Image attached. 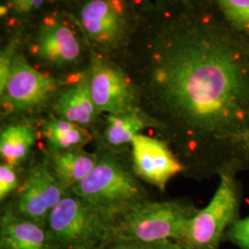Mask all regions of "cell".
Segmentation results:
<instances>
[{
	"instance_id": "cell-17",
	"label": "cell",
	"mask_w": 249,
	"mask_h": 249,
	"mask_svg": "<svg viewBox=\"0 0 249 249\" xmlns=\"http://www.w3.org/2000/svg\"><path fill=\"white\" fill-rule=\"evenodd\" d=\"M36 142V132L30 124L18 123L4 127L0 135V155L5 163L18 166L26 159Z\"/></svg>"
},
{
	"instance_id": "cell-14",
	"label": "cell",
	"mask_w": 249,
	"mask_h": 249,
	"mask_svg": "<svg viewBox=\"0 0 249 249\" xmlns=\"http://www.w3.org/2000/svg\"><path fill=\"white\" fill-rule=\"evenodd\" d=\"M99 159L97 154L82 149L50 151L49 164L60 185L71 191L89 176Z\"/></svg>"
},
{
	"instance_id": "cell-3",
	"label": "cell",
	"mask_w": 249,
	"mask_h": 249,
	"mask_svg": "<svg viewBox=\"0 0 249 249\" xmlns=\"http://www.w3.org/2000/svg\"><path fill=\"white\" fill-rule=\"evenodd\" d=\"M111 222L86 200L69 191L49 214L45 228L54 249H101Z\"/></svg>"
},
{
	"instance_id": "cell-13",
	"label": "cell",
	"mask_w": 249,
	"mask_h": 249,
	"mask_svg": "<svg viewBox=\"0 0 249 249\" xmlns=\"http://www.w3.org/2000/svg\"><path fill=\"white\" fill-rule=\"evenodd\" d=\"M54 112L59 118L82 126L95 122L99 112L90 94L88 72L59 94Z\"/></svg>"
},
{
	"instance_id": "cell-18",
	"label": "cell",
	"mask_w": 249,
	"mask_h": 249,
	"mask_svg": "<svg viewBox=\"0 0 249 249\" xmlns=\"http://www.w3.org/2000/svg\"><path fill=\"white\" fill-rule=\"evenodd\" d=\"M231 26L249 36V0H214Z\"/></svg>"
},
{
	"instance_id": "cell-7",
	"label": "cell",
	"mask_w": 249,
	"mask_h": 249,
	"mask_svg": "<svg viewBox=\"0 0 249 249\" xmlns=\"http://www.w3.org/2000/svg\"><path fill=\"white\" fill-rule=\"evenodd\" d=\"M68 192L53 175L49 161L42 160L29 170L12 210L45 227L49 214Z\"/></svg>"
},
{
	"instance_id": "cell-9",
	"label": "cell",
	"mask_w": 249,
	"mask_h": 249,
	"mask_svg": "<svg viewBox=\"0 0 249 249\" xmlns=\"http://www.w3.org/2000/svg\"><path fill=\"white\" fill-rule=\"evenodd\" d=\"M130 145L134 174L160 190H164L170 179L184 169L168 146L160 140L138 134Z\"/></svg>"
},
{
	"instance_id": "cell-4",
	"label": "cell",
	"mask_w": 249,
	"mask_h": 249,
	"mask_svg": "<svg viewBox=\"0 0 249 249\" xmlns=\"http://www.w3.org/2000/svg\"><path fill=\"white\" fill-rule=\"evenodd\" d=\"M71 191L105 214L111 223L128 208L146 200L138 180L110 155L100 157L89 176Z\"/></svg>"
},
{
	"instance_id": "cell-19",
	"label": "cell",
	"mask_w": 249,
	"mask_h": 249,
	"mask_svg": "<svg viewBox=\"0 0 249 249\" xmlns=\"http://www.w3.org/2000/svg\"><path fill=\"white\" fill-rule=\"evenodd\" d=\"M15 166L2 162L0 165V199L4 200L18 187V175Z\"/></svg>"
},
{
	"instance_id": "cell-1",
	"label": "cell",
	"mask_w": 249,
	"mask_h": 249,
	"mask_svg": "<svg viewBox=\"0 0 249 249\" xmlns=\"http://www.w3.org/2000/svg\"><path fill=\"white\" fill-rule=\"evenodd\" d=\"M147 88L154 107L189 136L224 138L249 110V66L223 31L203 22L165 28L151 45Z\"/></svg>"
},
{
	"instance_id": "cell-21",
	"label": "cell",
	"mask_w": 249,
	"mask_h": 249,
	"mask_svg": "<svg viewBox=\"0 0 249 249\" xmlns=\"http://www.w3.org/2000/svg\"><path fill=\"white\" fill-rule=\"evenodd\" d=\"M231 238L241 248L249 249V216L234 223L231 229Z\"/></svg>"
},
{
	"instance_id": "cell-12",
	"label": "cell",
	"mask_w": 249,
	"mask_h": 249,
	"mask_svg": "<svg viewBox=\"0 0 249 249\" xmlns=\"http://www.w3.org/2000/svg\"><path fill=\"white\" fill-rule=\"evenodd\" d=\"M79 41L71 28L59 21L45 22L37 36V53L40 58L53 65L75 62L80 57Z\"/></svg>"
},
{
	"instance_id": "cell-11",
	"label": "cell",
	"mask_w": 249,
	"mask_h": 249,
	"mask_svg": "<svg viewBox=\"0 0 249 249\" xmlns=\"http://www.w3.org/2000/svg\"><path fill=\"white\" fill-rule=\"evenodd\" d=\"M2 249H54L45 226L30 221L8 209L0 220Z\"/></svg>"
},
{
	"instance_id": "cell-15",
	"label": "cell",
	"mask_w": 249,
	"mask_h": 249,
	"mask_svg": "<svg viewBox=\"0 0 249 249\" xmlns=\"http://www.w3.org/2000/svg\"><path fill=\"white\" fill-rule=\"evenodd\" d=\"M154 124H156L155 120L144 114L139 107L121 114L107 115L105 141L112 147L131 144L138 134H141L148 125Z\"/></svg>"
},
{
	"instance_id": "cell-6",
	"label": "cell",
	"mask_w": 249,
	"mask_h": 249,
	"mask_svg": "<svg viewBox=\"0 0 249 249\" xmlns=\"http://www.w3.org/2000/svg\"><path fill=\"white\" fill-rule=\"evenodd\" d=\"M57 82L36 71L21 55L16 53L1 103L9 113H31L41 109L52 97Z\"/></svg>"
},
{
	"instance_id": "cell-5",
	"label": "cell",
	"mask_w": 249,
	"mask_h": 249,
	"mask_svg": "<svg viewBox=\"0 0 249 249\" xmlns=\"http://www.w3.org/2000/svg\"><path fill=\"white\" fill-rule=\"evenodd\" d=\"M237 206L238 198L233 180L228 175H222L219 187L210 203L187 221L181 240L193 249H213L226 226L232 221Z\"/></svg>"
},
{
	"instance_id": "cell-10",
	"label": "cell",
	"mask_w": 249,
	"mask_h": 249,
	"mask_svg": "<svg viewBox=\"0 0 249 249\" xmlns=\"http://www.w3.org/2000/svg\"><path fill=\"white\" fill-rule=\"evenodd\" d=\"M80 22L89 40L105 49L121 45L126 35L122 8L114 0H89L80 10Z\"/></svg>"
},
{
	"instance_id": "cell-16",
	"label": "cell",
	"mask_w": 249,
	"mask_h": 249,
	"mask_svg": "<svg viewBox=\"0 0 249 249\" xmlns=\"http://www.w3.org/2000/svg\"><path fill=\"white\" fill-rule=\"evenodd\" d=\"M50 151H63L82 149L91 141L89 130L80 124H74L59 117L51 118L42 125Z\"/></svg>"
},
{
	"instance_id": "cell-23",
	"label": "cell",
	"mask_w": 249,
	"mask_h": 249,
	"mask_svg": "<svg viewBox=\"0 0 249 249\" xmlns=\"http://www.w3.org/2000/svg\"><path fill=\"white\" fill-rule=\"evenodd\" d=\"M16 11L25 13L40 8L45 0H9Z\"/></svg>"
},
{
	"instance_id": "cell-2",
	"label": "cell",
	"mask_w": 249,
	"mask_h": 249,
	"mask_svg": "<svg viewBox=\"0 0 249 249\" xmlns=\"http://www.w3.org/2000/svg\"><path fill=\"white\" fill-rule=\"evenodd\" d=\"M191 216L187 208L178 202L143 200L112 221L109 241L154 245L170 238L181 240Z\"/></svg>"
},
{
	"instance_id": "cell-22",
	"label": "cell",
	"mask_w": 249,
	"mask_h": 249,
	"mask_svg": "<svg viewBox=\"0 0 249 249\" xmlns=\"http://www.w3.org/2000/svg\"><path fill=\"white\" fill-rule=\"evenodd\" d=\"M152 245L133 241L110 240L101 249H151Z\"/></svg>"
},
{
	"instance_id": "cell-8",
	"label": "cell",
	"mask_w": 249,
	"mask_h": 249,
	"mask_svg": "<svg viewBox=\"0 0 249 249\" xmlns=\"http://www.w3.org/2000/svg\"><path fill=\"white\" fill-rule=\"evenodd\" d=\"M88 73L90 94L99 113L116 115L139 107L133 84L114 64L95 57Z\"/></svg>"
},
{
	"instance_id": "cell-20",
	"label": "cell",
	"mask_w": 249,
	"mask_h": 249,
	"mask_svg": "<svg viewBox=\"0 0 249 249\" xmlns=\"http://www.w3.org/2000/svg\"><path fill=\"white\" fill-rule=\"evenodd\" d=\"M16 43L11 42L2 52L0 56V94L5 90L9 82L13 58L15 56Z\"/></svg>"
},
{
	"instance_id": "cell-24",
	"label": "cell",
	"mask_w": 249,
	"mask_h": 249,
	"mask_svg": "<svg viewBox=\"0 0 249 249\" xmlns=\"http://www.w3.org/2000/svg\"><path fill=\"white\" fill-rule=\"evenodd\" d=\"M164 243H165V242L154 244V245H152L151 249H180L177 248V247L172 246V245H166V244H164Z\"/></svg>"
}]
</instances>
